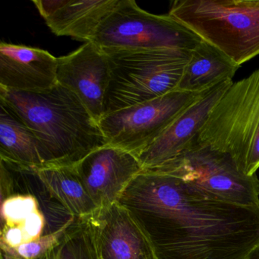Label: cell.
Wrapping results in <instances>:
<instances>
[{
  "instance_id": "cell-2",
  "label": "cell",
  "mask_w": 259,
  "mask_h": 259,
  "mask_svg": "<svg viewBox=\"0 0 259 259\" xmlns=\"http://www.w3.org/2000/svg\"><path fill=\"white\" fill-rule=\"evenodd\" d=\"M0 102L35 134L49 156L50 166H75L107 145L99 123L81 100L58 83L40 93L0 87Z\"/></svg>"
},
{
  "instance_id": "cell-8",
  "label": "cell",
  "mask_w": 259,
  "mask_h": 259,
  "mask_svg": "<svg viewBox=\"0 0 259 259\" xmlns=\"http://www.w3.org/2000/svg\"><path fill=\"white\" fill-rule=\"evenodd\" d=\"M174 174L230 202L259 204V178L247 175L225 153L189 143L177 158L156 169Z\"/></svg>"
},
{
  "instance_id": "cell-10",
  "label": "cell",
  "mask_w": 259,
  "mask_h": 259,
  "mask_svg": "<svg viewBox=\"0 0 259 259\" xmlns=\"http://www.w3.org/2000/svg\"><path fill=\"white\" fill-rule=\"evenodd\" d=\"M98 208L116 204L127 186L142 170L133 153L106 145L73 166Z\"/></svg>"
},
{
  "instance_id": "cell-11",
  "label": "cell",
  "mask_w": 259,
  "mask_h": 259,
  "mask_svg": "<svg viewBox=\"0 0 259 259\" xmlns=\"http://www.w3.org/2000/svg\"><path fill=\"white\" fill-rule=\"evenodd\" d=\"M110 78L108 57L92 42L58 58L57 83L73 92L98 122L104 116Z\"/></svg>"
},
{
  "instance_id": "cell-3",
  "label": "cell",
  "mask_w": 259,
  "mask_h": 259,
  "mask_svg": "<svg viewBox=\"0 0 259 259\" xmlns=\"http://www.w3.org/2000/svg\"><path fill=\"white\" fill-rule=\"evenodd\" d=\"M0 189L1 250L65 231L78 218L51 195L36 168L0 159Z\"/></svg>"
},
{
  "instance_id": "cell-13",
  "label": "cell",
  "mask_w": 259,
  "mask_h": 259,
  "mask_svg": "<svg viewBox=\"0 0 259 259\" xmlns=\"http://www.w3.org/2000/svg\"><path fill=\"white\" fill-rule=\"evenodd\" d=\"M58 58L48 51L24 45H0V87L40 93L57 84Z\"/></svg>"
},
{
  "instance_id": "cell-18",
  "label": "cell",
  "mask_w": 259,
  "mask_h": 259,
  "mask_svg": "<svg viewBox=\"0 0 259 259\" xmlns=\"http://www.w3.org/2000/svg\"><path fill=\"white\" fill-rule=\"evenodd\" d=\"M37 171L51 195L75 218H87L98 210L73 166H44Z\"/></svg>"
},
{
  "instance_id": "cell-20",
  "label": "cell",
  "mask_w": 259,
  "mask_h": 259,
  "mask_svg": "<svg viewBox=\"0 0 259 259\" xmlns=\"http://www.w3.org/2000/svg\"><path fill=\"white\" fill-rule=\"evenodd\" d=\"M248 259H259V247H257L251 254Z\"/></svg>"
},
{
  "instance_id": "cell-6",
  "label": "cell",
  "mask_w": 259,
  "mask_h": 259,
  "mask_svg": "<svg viewBox=\"0 0 259 259\" xmlns=\"http://www.w3.org/2000/svg\"><path fill=\"white\" fill-rule=\"evenodd\" d=\"M192 51H104L110 67L104 116L177 90Z\"/></svg>"
},
{
  "instance_id": "cell-1",
  "label": "cell",
  "mask_w": 259,
  "mask_h": 259,
  "mask_svg": "<svg viewBox=\"0 0 259 259\" xmlns=\"http://www.w3.org/2000/svg\"><path fill=\"white\" fill-rule=\"evenodd\" d=\"M118 204L156 259H248L259 247V204L226 201L169 172L142 169Z\"/></svg>"
},
{
  "instance_id": "cell-4",
  "label": "cell",
  "mask_w": 259,
  "mask_h": 259,
  "mask_svg": "<svg viewBox=\"0 0 259 259\" xmlns=\"http://www.w3.org/2000/svg\"><path fill=\"white\" fill-rule=\"evenodd\" d=\"M168 15L239 67L259 56V0H176Z\"/></svg>"
},
{
  "instance_id": "cell-17",
  "label": "cell",
  "mask_w": 259,
  "mask_h": 259,
  "mask_svg": "<svg viewBox=\"0 0 259 259\" xmlns=\"http://www.w3.org/2000/svg\"><path fill=\"white\" fill-rule=\"evenodd\" d=\"M239 69L228 57L201 41L191 53L177 90L201 93L233 78Z\"/></svg>"
},
{
  "instance_id": "cell-7",
  "label": "cell",
  "mask_w": 259,
  "mask_h": 259,
  "mask_svg": "<svg viewBox=\"0 0 259 259\" xmlns=\"http://www.w3.org/2000/svg\"><path fill=\"white\" fill-rule=\"evenodd\" d=\"M202 40L169 15H154L121 0L90 42L102 51H192Z\"/></svg>"
},
{
  "instance_id": "cell-9",
  "label": "cell",
  "mask_w": 259,
  "mask_h": 259,
  "mask_svg": "<svg viewBox=\"0 0 259 259\" xmlns=\"http://www.w3.org/2000/svg\"><path fill=\"white\" fill-rule=\"evenodd\" d=\"M201 93L172 91L156 99L105 115L98 123L107 145L137 156L192 105Z\"/></svg>"
},
{
  "instance_id": "cell-12",
  "label": "cell",
  "mask_w": 259,
  "mask_h": 259,
  "mask_svg": "<svg viewBox=\"0 0 259 259\" xmlns=\"http://www.w3.org/2000/svg\"><path fill=\"white\" fill-rule=\"evenodd\" d=\"M233 83L225 81L203 92L153 143L136 156L142 169L160 167L179 157L196 137L217 103Z\"/></svg>"
},
{
  "instance_id": "cell-19",
  "label": "cell",
  "mask_w": 259,
  "mask_h": 259,
  "mask_svg": "<svg viewBox=\"0 0 259 259\" xmlns=\"http://www.w3.org/2000/svg\"><path fill=\"white\" fill-rule=\"evenodd\" d=\"M56 259H104L89 217L80 218L69 229Z\"/></svg>"
},
{
  "instance_id": "cell-16",
  "label": "cell",
  "mask_w": 259,
  "mask_h": 259,
  "mask_svg": "<svg viewBox=\"0 0 259 259\" xmlns=\"http://www.w3.org/2000/svg\"><path fill=\"white\" fill-rule=\"evenodd\" d=\"M0 159L30 167L50 166L46 150L22 119L0 102Z\"/></svg>"
},
{
  "instance_id": "cell-15",
  "label": "cell",
  "mask_w": 259,
  "mask_h": 259,
  "mask_svg": "<svg viewBox=\"0 0 259 259\" xmlns=\"http://www.w3.org/2000/svg\"><path fill=\"white\" fill-rule=\"evenodd\" d=\"M121 0H34L48 28L57 36L90 42Z\"/></svg>"
},
{
  "instance_id": "cell-14",
  "label": "cell",
  "mask_w": 259,
  "mask_h": 259,
  "mask_svg": "<svg viewBox=\"0 0 259 259\" xmlns=\"http://www.w3.org/2000/svg\"><path fill=\"white\" fill-rule=\"evenodd\" d=\"M104 259H156L152 248L128 212L118 203L89 217Z\"/></svg>"
},
{
  "instance_id": "cell-5",
  "label": "cell",
  "mask_w": 259,
  "mask_h": 259,
  "mask_svg": "<svg viewBox=\"0 0 259 259\" xmlns=\"http://www.w3.org/2000/svg\"><path fill=\"white\" fill-rule=\"evenodd\" d=\"M191 142L229 154L247 175L256 174L259 169V69L232 84Z\"/></svg>"
}]
</instances>
